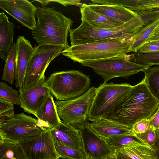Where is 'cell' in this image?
Returning <instances> with one entry per match:
<instances>
[{
	"label": "cell",
	"mask_w": 159,
	"mask_h": 159,
	"mask_svg": "<svg viewBox=\"0 0 159 159\" xmlns=\"http://www.w3.org/2000/svg\"><path fill=\"white\" fill-rule=\"evenodd\" d=\"M159 107V101L152 94L145 77L126 93L117 113L109 120L131 129L143 119H150Z\"/></svg>",
	"instance_id": "1"
},
{
	"label": "cell",
	"mask_w": 159,
	"mask_h": 159,
	"mask_svg": "<svg viewBox=\"0 0 159 159\" xmlns=\"http://www.w3.org/2000/svg\"><path fill=\"white\" fill-rule=\"evenodd\" d=\"M37 21L32 30L33 38L40 46H52L64 49L70 46L68 33L73 20L55 7H39L36 12Z\"/></svg>",
	"instance_id": "2"
},
{
	"label": "cell",
	"mask_w": 159,
	"mask_h": 159,
	"mask_svg": "<svg viewBox=\"0 0 159 159\" xmlns=\"http://www.w3.org/2000/svg\"><path fill=\"white\" fill-rule=\"evenodd\" d=\"M133 85L104 82L98 88L89 113V120H109L117 112L126 93Z\"/></svg>",
	"instance_id": "3"
},
{
	"label": "cell",
	"mask_w": 159,
	"mask_h": 159,
	"mask_svg": "<svg viewBox=\"0 0 159 159\" xmlns=\"http://www.w3.org/2000/svg\"><path fill=\"white\" fill-rule=\"evenodd\" d=\"M90 79L77 70L62 71L53 73L43 86L58 100L78 97L90 88Z\"/></svg>",
	"instance_id": "4"
},
{
	"label": "cell",
	"mask_w": 159,
	"mask_h": 159,
	"mask_svg": "<svg viewBox=\"0 0 159 159\" xmlns=\"http://www.w3.org/2000/svg\"><path fill=\"white\" fill-rule=\"evenodd\" d=\"M130 42L119 39L70 46L61 54L74 62L81 63L127 54Z\"/></svg>",
	"instance_id": "5"
},
{
	"label": "cell",
	"mask_w": 159,
	"mask_h": 159,
	"mask_svg": "<svg viewBox=\"0 0 159 159\" xmlns=\"http://www.w3.org/2000/svg\"><path fill=\"white\" fill-rule=\"evenodd\" d=\"M129 55L114 57L100 59L87 61L81 64L91 68L100 75L104 82L115 78H127L140 72H144L151 67L139 64L129 60Z\"/></svg>",
	"instance_id": "6"
},
{
	"label": "cell",
	"mask_w": 159,
	"mask_h": 159,
	"mask_svg": "<svg viewBox=\"0 0 159 159\" xmlns=\"http://www.w3.org/2000/svg\"><path fill=\"white\" fill-rule=\"evenodd\" d=\"M98 88L92 87L75 98L55 101L57 113L62 122L78 129L89 123L90 111Z\"/></svg>",
	"instance_id": "7"
},
{
	"label": "cell",
	"mask_w": 159,
	"mask_h": 159,
	"mask_svg": "<svg viewBox=\"0 0 159 159\" xmlns=\"http://www.w3.org/2000/svg\"><path fill=\"white\" fill-rule=\"evenodd\" d=\"M64 49L52 46H38L28 62L21 87L20 92L34 86L45 78V71L52 61L61 53Z\"/></svg>",
	"instance_id": "8"
},
{
	"label": "cell",
	"mask_w": 159,
	"mask_h": 159,
	"mask_svg": "<svg viewBox=\"0 0 159 159\" xmlns=\"http://www.w3.org/2000/svg\"><path fill=\"white\" fill-rule=\"evenodd\" d=\"M124 24L115 28L104 29L93 27L82 20L78 27L69 31L70 46L115 39L130 43L133 34L127 32Z\"/></svg>",
	"instance_id": "9"
},
{
	"label": "cell",
	"mask_w": 159,
	"mask_h": 159,
	"mask_svg": "<svg viewBox=\"0 0 159 159\" xmlns=\"http://www.w3.org/2000/svg\"><path fill=\"white\" fill-rule=\"evenodd\" d=\"M44 130L38 120L21 113L0 124V137L20 143Z\"/></svg>",
	"instance_id": "10"
},
{
	"label": "cell",
	"mask_w": 159,
	"mask_h": 159,
	"mask_svg": "<svg viewBox=\"0 0 159 159\" xmlns=\"http://www.w3.org/2000/svg\"><path fill=\"white\" fill-rule=\"evenodd\" d=\"M19 143L28 159L60 158L50 130L45 129Z\"/></svg>",
	"instance_id": "11"
},
{
	"label": "cell",
	"mask_w": 159,
	"mask_h": 159,
	"mask_svg": "<svg viewBox=\"0 0 159 159\" xmlns=\"http://www.w3.org/2000/svg\"><path fill=\"white\" fill-rule=\"evenodd\" d=\"M0 8L29 30L35 28L38 7L28 0H0Z\"/></svg>",
	"instance_id": "12"
},
{
	"label": "cell",
	"mask_w": 159,
	"mask_h": 159,
	"mask_svg": "<svg viewBox=\"0 0 159 159\" xmlns=\"http://www.w3.org/2000/svg\"><path fill=\"white\" fill-rule=\"evenodd\" d=\"M88 124L78 128L86 156L93 159H105L114 154L115 151L107 141L94 133Z\"/></svg>",
	"instance_id": "13"
},
{
	"label": "cell",
	"mask_w": 159,
	"mask_h": 159,
	"mask_svg": "<svg viewBox=\"0 0 159 159\" xmlns=\"http://www.w3.org/2000/svg\"><path fill=\"white\" fill-rule=\"evenodd\" d=\"M45 79L19 93L20 107L25 112L36 116L38 110L50 93L48 89L43 86Z\"/></svg>",
	"instance_id": "14"
},
{
	"label": "cell",
	"mask_w": 159,
	"mask_h": 159,
	"mask_svg": "<svg viewBox=\"0 0 159 159\" xmlns=\"http://www.w3.org/2000/svg\"><path fill=\"white\" fill-rule=\"evenodd\" d=\"M55 143L77 150H83L81 137L78 129L62 122L50 130Z\"/></svg>",
	"instance_id": "15"
},
{
	"label": "cell",
	"mask_w": 159,
	"mask_h": 159,
	"mask_svg": "<svg viewBox=\"0 0 159 159\" xmlns=\"http://www.w3.org/2000/svg\"><path fill=\"white\" fill-rule=\"evenodd\" d=\"M16 48L15 85L20 89L23 83L27 64L34 50L30 41L24 36H19L16 42Z\"/></svg>",
	"instance_id": "16"
},
{
	"label": "cell",
	"mask_w": 159,
	"mask_h": 159,
	"mask_svg": "<svg viewBox=\"0 0 159 159\" xmlns=\"http://www.w3.org/2000/svg\"><path fill=\"white\" fill-rule=\"evenodd\" d=\"M88 125L94 133L105 140L120 135H135L129 128L105 119L92 121Z\"/></svg>",
	"instance_id": "17"
},
{
	"label": "cell",
	"mask_w": 159,
	"mask_h": 159,
	"mask_svg": "<svg viewBox=\"0 0 159 159\" xmlns=\"http://www.w3.org/2000/svg\"><path fill=\"white\" fill-rule=\"evenodd\" d=\"M36 117L39 125L44 129L51 130L62 122L51 93L38 110Z\"/></svg>",
	"instance_id": "18"
},
{
	"label": "cell",
	"mask_w": 159,
	"mask_h": 159,
	"mask_svg": "<svg viewBox=\"0 0 159 159\" xmlns=\"http://www.w3.org/2000/svg\"><path fill=\"white\" fill-rule=\"evenodd\" d=\"M79 5L81 20L86 22L93 27L110 29L120 26L125 24L94 11L85 3H80L78 5Z\"/></svg>",
	"instance_id": "19"
},
{
	"label": "cell",
	"mask_w": 159,
	"mask_h": 159,
	"mask_svg": "<svg viewBox=\"0 0 159 159\" xmlns=\"http://www.w3.org/2000/svg\"><path fill=\"white\" fill-rule=\"evenodd\" d=\"M87 5L94 11L124 23L128 22L138 14L136 12L120 6L92 3H89Z\"/></svg>",
	"instance_id": "20"
},
{
	"label": "cell",
	"mask_w": 159,
	"mask_h": 159,
	"mask_svg": "<svg viewBox=\"0 0 159 159\" xmlns=\"http://www.w3.org/2000/svg\"><path fill=\"white\" fill-rule=\"evenodd\" d=\"M15 26L3 12L0 13V57L5 61L14 43Z\"/></svg>",
	"instance_id": "21"
},
{
	"label": "cell",
	"mask_w": 159,
	"mask_h": 159,
	"mask_svg": "<svg viewBox=\"0 0 159 159\" xmlns=\"http://www.w3.org/2000/svg\"><path fill=\"white\" fill-rule=\"evenodd\" d=\"M132 159H157L156 151L152 147L141 142L123 146L116 151Z\"/></svg>",
	"instance_id": "22"
},
{
	"label": "cell",
	"mask_w": 159,
	"mask_h": 159,
	"mask_svg": "<svg viewBox=\"0 0 159 159\" xmlns=\"http://www.w3.org/2000/svg\"><path fill=\"white\" fill-rule=\"evenodd\" d=\"M136 12L137 15L124 24L127 33H133L159 18V9Z\"/></svg>",
	"instance_id": "23"
},
{
	"label": "cell",
	"mask_w": 159,
	"mask_h": 159,
	"mask_svg": "<svg viewBox=\"0 0 159 159\" xmlns=\"http://www.w3.org/2000/svg\"><path fill=\"white\" fill-rule=\"evenodd\" d=\"M159 26V18L133 33L127 53L137 52L147 42L152 34Z\"/></svg>",
	"instance_id": "24"
},
{
	"label": "cell",
	"mask_w": 159,
	"mask_h": 159,
	"mask_svg": "<svg viewBox=\"0 0 159 159\" xmlns=\"http://www.w3.org/2000/svg\"><path fill=\"white\" fill-rule=\"evenodd\" d=\"M0 159H28L21 145L0 137Z\"/></svg>",
	"instance_id": "25"
},
{
	"label": "cell",
	"mask_w": 159,
	"mask_h": 159,
	"mask_svg": "<svg viewBox=\"0 0 159 159\" xmlns=\"http://www.w3.org/2000/svg\"><path fill=\"white\" fill-rule=\"evenodd\" d=\"M16 59V42H15L5 61L2 79L11 84L15 80Z\"/></svg>",
	"instance_id": "26"
},
{
	"label": "cell",
	"mask_w": 159,
	"mask_h": 159,
	"mask_svg": "<svg viewBox=\"0 0 159 159\" xmlns=\"http://www.w3.org/2000/svg\"><path fill=\"white\" fill-rule=\"evenodd\" d=\"M121 4L135 12L159 9V0H122Z\"/></svg>",
	"instance_id": "27"
},
{
	"label": "cell",
	"mask_w": 159,
	"mask_h": 159,
	"mask_svg": "<svg viewBox=\"0 0 159 159\" xmlns=\"http://www.w3.org/2000/svg\"><path fill=\"white\" fill-rule=\"evenodd\" d=\"M144 73L148 89L153 96L159 101V65L151 67Z\"/></svg>",
	"instance_id": "28"
},
{
	"label": "cell",
	"mask_w": 159,
	"mask_h": 159,
	"mask_svg": "<svg viewBox=\"0 0 159 159\" xmlns=\"http://www.w3.org/2000/svg\"><path fill=\"white\" fill-rule=\"evenodd\" d=\"M129 55V60L132 62L151 67L159 65V52L145 53L137 52Z\"/></svg>",
	"instance_id": "29"
},
{
	"label": "cell",
	"mask_w": 159,
	"mask_h": 159,
	"mask_svg": "<svg viewBox=\"0 0 159 159\" xmlns=\"http://www.w3.org/2000/svg\"><path fill=\"white\" fill-rule=\"evenodd\" d=\"M105 140L115 152L119 150L124 146L139 142H142L141 138L136 135L135 136L129 135H119Z\"/></svg>",
	"instance_id": "30"
},
{
	"label": "cell",
	"mask_w": 159,
	"mask_h": 159,
	"mask_svg": "<svg viewBox=\"0 0 159 159\" xmlns=\"http://www.w3.org/2000/svg\"><path fill=\"white\" fill-rule=\"evenodd\" d=\"M55 145L60 158L63 159H86L83 150L75 149L55 143Z\"/></svg>",
	"instance_id": "31"
},
{
	"label": "cell",
	"mask_w": 159,
	"mask_h": 159,
	"mask_svg": "<svg viewBox=\"0 0 159 159\" xmlns=\"http://www.w3.org/2000/svg\"><path fill=\"white\" fill-rule=\"evenodd\" d=\"M0 98L13 104H20L18 92L3 82L0 83Z\"/></svg>",
	"instance_id": "32"
},
{
	"label": "cell",
	"mask_w": 159,
	"mask_h": 159,
	"mask_svg": "<svg viewBox=\"0 0 159 159\" xmlns=\"http://www.w3.org/2000/svg\"><path fill=\"white\" fill-rule=\"evenodd\" d=\"M14 115L13 104L0 98V124Z\"/></svg>",
	"instance_id": "33"
},
{
	"label": "cell",
	"mask_w": 159,
	"mask_h": 159,
	"mask_svg": "<svg viewBox=\"0 0 159 159\" xmlns=\"http://www.w3.org/2000/svg\"><path fill=\"white\" fill-rule=\"evenodd\" d=\"M137 135L144 139L146 143L156 151L157 142V129L152 128L145 133Z\"/></svg>",
	"instance_id": "34"
},
{
	"label": "cell",
	"mask_w": 159,
	"mask_h": 159,
	"mask_svg": "<svg viewBox=\"0 0 159 159\" xmlns=\"http://www.w3.org/2000/svg\"><path fill=\"white\" fill-rule=\"evenodd\" d=\"M149 119L139 120L133 126L131 130L134 134L145 133L152 128Z\"/></svg>",
	"instance_id": "35"
},
{
	"label": "cell",
	"mask_w": 159,
	"mask_h": 159,
	"mask_svg": "<svg viewBox=\"0 0 159 159\" xmlns=\"http://www.w3.org/2000/svg\"><path fill=\"white\" fill-rule=\"evenodd\" d=\"M138 52L141 53L159 52V46L151 43H146Z\"/></svg>",
	"instance_id": "36"
},
{
	"label": "cell",
	"mask_w": 159,
	"mask_h": 159,
	"mask_svg": "<svg viewBox=\"0 0 159 159\" xmlns=\"http://www.w3.org/2000/svg\"><path fill=\"white\" fill-rule=\"evenodd\" d=\"M149 120L152 128L155 129H159V107Z\"/></svg>",
	"instance_id": "37"
},
{
	"label": "cell",
	"mask_w": 159,
	"mask_h": 159,
	"mask_svg": "<svg viewBox=\"0 0 159 159\" xmlns=\"http://www.w3.org/2000/svg\"><path fill=\"white\" fill-rule=\"evenodd\" d=\"M151 43L159 46V26L154 31L146 43Z\"/></svg>",
	"instance_id": "38"
},
{
	"label": "cell",
	"mask_w": 159,
	"mask_h": 159,
	"mask_svg": "<svg viewBox=\"0 0 159 159\" xmlns=\"http://www.w3.org/2000/svg\"><path fill=\"white\" fill-rule=\"evenodd\" d=\"M80 0H51V2H56L60 3L64 6L75 5L78 6L80 3Z\"/></svg>",
	"instance_id": "39"
},
{
	"label": "cell",
	"mask_w": 159,
	"mask_h": 159,
	"mask_svg": "<svg viewBox=\"0 0 159 159\" xmlns=\"http://www.w3.org/2000/svg\"><path fill=\"white\" fill-rule=\"evenodd\" d=\"M116 159H132L127 155H125L121 152L116 151Z\"/></svg>",
	"instance_id": "40"
},
{
	"label": "cell",
	"mask_w": 159,
	"mask_h": 159,
	"mask_svg": "<svg viewBox=\"0 0 159 159\" xmlns=\"http://www.w3.org/2000/svg\"><path fill=\"white\" fill-rule=\"evenodd\" d=\"M156 155L157 159H159V129H157Z\"/></svg>",
	"instance_id": "41"
},
{
	"label": "cell",
	"mask_w": 159,
	"mask_h": 159,
	"mask_svg": "<svg viewBox=\"0 0 159 159\" xmlns=\"http://www.w3.org/2000/svg\"><path fill=\"white\" fill-rule=\"evenodd\" d=\"M37 1L40 3H41L42 6H45V5H46L48 4L50 2H51V0H34V1Z\"/></svg>",
	"instance_id": "42"
},
{
	"label": "cell",
	"mask_w": 159,
	"mask_h": 159,
	"mask_svg": "<svg viewBox=\"0 0 159 159\" xmlns=\"http://www.w3.org/2000/svg\"><path fill=\"white\" fill-rule=\"evenodd\" d=\"M105 159H116L115 152L113 155Z\"/></svg>",
	"instance_id": "43"
},
{
	"label": "cell",
	"mask_w": 159,
	"mask_h": 159,
	"mask_svg": "<svg viewBox=\"0 0 159 159\" xmlns=\"http://www.w3.org/2000/svg\"><path fill=\"white\" fill-rule=\"evenodd\" d=\"M86 159H92L90 157H86Z\"/></svg>",
	"instance_id": "44"
},
{
	"label": "cell",
	"mask_w": 159,
	"mask_h": 159,
	"mask_svg": "<svg viewBox=\"0 0 159 159\" xmlns=\"http://www.w3.org/2000/svg\"><path fill=\"white\" fill-rule=\"evenodd\" d=\"M57 159H59V158H57Z\"/></svg>",
	"instance_id": "45"
}]
</instances>
